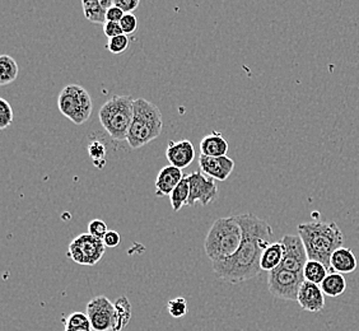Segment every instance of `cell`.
I'll return each instance as SVG.
<instances>
[{"label":"cell","instance_id":"23","mask_svg":"<svg viewBox=\"0 0 359 331\" xmlns=\"http://www.w3.org/2000/svg\"><path fill=\"white\" fill-rule=\"evenodd\" d=\"M82 8H83L84 17L90 22L96 25H106V14L107 11L104 9L100 0H84L82 1Z\"/></svg>","mask_w":359,"mask_h":331},{"label":"cell","instance_id":"18","mask_svg":"<svg viewBox=\"0 0 359 331\" xmlns=\"http://www.w3.org/2000/svg\"><path fill=\"white\" fill-rule=\"evenodd\" d=\"M284 245L282 242H273L268 248H265V251L262 256V270L265 271H273L278 269L280 266V264L283 262L284 257Z\"/></svg>","mask_w":359,"mask_h":331},{"label":"cell","instance_id":"25","mask_svg":"<svg viewBox=\"0 0 359 331\" xmlns=\"http://www.w3.org/2000/svg\"><path fill=\"white\" fill-rule=\"evenodd\" d=\"M64 331H92L90 318L83 312H73L65 320Z\"/></svg>","mask_w":359,"mask_h":331},{"label":"cell","instance_id":"12","mask_svg":"<svg viewBox=\"0 0 359 331\" xmlns=\"http://www.w3.org/2000/svg\"><path fill=\"white\" fill-rule=\"evenodd\" d=\"M201 171L217 181H226L235 170V161L224 157H207L201 154L199 157Z\"/></svg>","mask_w":359,"mask_h":331},{"label":"cell","instance_id":"1","mask_svg":"<svg viewBox=\"0 0 359 331\" xmlns=\"http://www.w3.org/2000/svg\"><path fill=\"white\" fill-rule=\"evenodd\" d=\"M236 219L242 228V242L235 255L223 262H212L215 276L228 283H242L260 274L262 256L273 243V228L252 213L238 214Z\"/></svg>","mask_w":359,"mask_h":331},{"label":"cell","instance_id":"32","mask_svg":"<svg viewBox=\"0 0 359 331\" xmlns=\"http://www.w3.org/2000/svg\"><path fill=\"white\" fill-rule=\"evenodd\" d=\"M139 0H114V6L120 8L125 14H133V12L139 7Z\"/></svg>","mask_w":359,"mask_h":331},{"label":"cell","instance_id":"28","mask_svg":"<svg viewBox=\"0 0 359 331\" xmlns=\"http://www.w3.org/2000/svg\"><path fill=\"white\" fill-rule=\"evenodd\" d=\"M13 123V109L7 100L0 98V129H6Z\"/></svg>","mask_w":359,"mask_h":331},{"label":"cell","instance_id":"21","mask_svg":"<svg viewBox=\"0 0 359 331\" xmlns=\"http://www.w3.org/2000/svg\"><path fill=\"white\" fill-rule=\"evenodd\" d=\"M20 73L18 64L11 55L0 56V86L13 83Z\"/></svg>","mask_w":359,"mask_h":331},{"label":"cell","instance_id":"31","mask_svg":"<svg viewBox=\"0 0 359 331\" xmlns=\"http://www.w3.org/2000/svg\"><path fill=\"white\" fill-rule=\"evenodd\" d=\"M124 35H133L138 28V20L134 14H125L124 18L120 22Z\"/></svg>","mask_w":359,"mask_h":331},{"label":"cell","instance_id":"3","mask_svg":"<svg viewBox=\"0 0 359 331\" xmlns=\"http://www.w3.org/2000/svg\"><path fill=\"white\" fill-rule=\"evenodd\" d=\"M163 129L162 112L145 98L134 100V115L128 134V144L138 149L158 138Z\"/></svg>","mask_w":359,"mask_h":331},{"label":"cell","instance_id":"10","mask_svg":"<svg viewBox=\"0 0 359 331\" xmlns=\"http://www.w3.org/2000/svg\"><path fill=\"white\" fill-rule=\"evenodd\" d=\"M87 316L90 318L92 330H114L115 325V304L107 297L97 296L87 304Z\"/></svg>","mask_w":359,"mask_h":331},{"label":"cell","instance_id":"24","mask_svg":"<svg viewBox=\"0 0 359 331\" xmlns=\"http://www.w3.org/2000/svg\"><path fill=\"white\" fill-rule=\"evenodd\" d=\"M189 196H190V185H189L187 175H185V177L182 179L177 187L173 190L172 194L170 195V201H171L173 212H180L182 208L187 205Z\"/></svg>","mask_w":359,"mask_h":331},{"label":"cell","instance_id":"8","mask_svg":"<svg viewBox=\"0 0 359 331\" xmlns=\"http://www.w3.org/2000/svg\"><path fill=\"white\" fill-rule=\"evenodd\" d=\"M304 282V274H297L282 268L270 271L268 276L270 293L284 301H297L298 292Z\"/></svg>","mask_w":359,"mask_h":331},{"label":"cell","instance_id":"22","mask_svg":"<svg viewBox=\"0 0 359 331\" xmlns=\"http://www.w3.org/2000/svg\"><path fill=\"white\" fill-rule=\"evenodd\" d=\"M327 276H329V268L325 266L323 262L309 260L304 266V276L306 282L321 285Z\"/></svg>","mask_w":359,"mask_h":331},{"label":"cell","instance_id":"17","mask_svg":"<svg viewBox=\"0 0 359 331\" xmlns=\"http://www.w3.org/2000/svg\"><path fill=\"white\" fill-rule=\"evenodd\" d=\"M228 148L227 139H224L218 131H213L201 139V152L207 157H224L227 156Z\"/></svg>","mask_w":359,"mask_h":331},{"label":"cell","instance_id":"9","mask_svg":"<svg viewBox=\"0 0 359 331\" xmlns=\"http://www.w3.org/2000/svg\"><path fill=\"white\" fill-rule=\"evenodd\" d=\"M187 180L190 185V196L187 201L189 207H194L198 203H201V205H208L212 201H217L218 185L215 184V179L204 175L201 171H196L187 175Z\"/></svg>","mask_w":359,"mask_h":331},{"label":"cell","instance_id":"19","mask_svg":"<svg viewBox=\"0 0 359 331\" xmlns=\"http://www.w3.org/2000/svg\"><path fill=\"white\" fill-rule=\"evenodd\" d=\"M114 304H115V325L112 331L125 330L132 320V304L125 296L118 298Z\"/></svg>","mask_w":359,"mask_h":331},{"label":"cell","instance_id":"6","mask_svg":"<svg viewBox=\"0 0 359 331\" xmlns=\"http://www.w3.org/2000/svg\"><path fill=\"white\" fill-rule=\"evenodd\" d=\"M57 107L72 123L82 125L90 119L93 104L86 88L78 84H69L60 92L57 98Z\"/></svg>","mask_w":359,"mask_h":331},{"label":"cell","instance_id":"11","mask_svg":"<svg viewBox=\"0 0 359 331\" xmlns=\"http://www.w3.org/2000/svg\"><path fill=\"white\" fill-rule=\"evenodd\" d=\"M280 242L284 245L283 262L279 268L304 274V266L309 262L307 251L302 238L298 235H285Z\"/></svg>","mask_w":359,"mask_h":331},{"label":"cell","instance_id":"7","mask_svg":"<svg viewBox=\"0 0 359 331\" xmlns=\"http://www.w3.org/2000/svg\"><path fill=\"white\" fill-rule=\"evenodd\" d=\"M104 251L106 246L102 240L90 234H82L70 242L68 257L79 265L93 266L104 257Z\"/></svg>","mask_w":359,"mask_h":331},{"label":"cell","instance_id":"33","mask_svg":"<svg viewBox=\"0 0 359 331\" xmlns=\"http://www.w3.org/2000/svg\"><path fill=\"white\" fill-rule=\"evenodd\" d=\"M104 35L109 37V40L114 37H118V36L124 35L121 25L116 22H106V25L104 26Z\"/></svg>","mask_w":359,"mask_h":331},{"label":"cell","instance_id":"36","mask_svg":"<svg viewBox=\"0 0 359 331\" xmlns=\"http://www.w3.org/2000/svg\"><path fill=\"white\" fill-rule=\"evenodd\" d=\"M100 3H101V6H102L106 11H109L110 8L114 7V0H100Z\"/></svg>","mask_w":359,"mask_h":331},{"label":"cell","instance_id":"2","mask_svg":"<svg viewBox=\"0 0 359 331\" xmlns=\"http://www.w3.org/2000/svg\"><path fill=\"white\" fill-rule=\"evenodd\" d=\"M298 236L302 238L309 260L324 264L330 269L332 254L343 248V232L335 222L315 221L301 223L297 227Z\"/></svg>","mask_w":359,"mask_h":331},{"label":"cell","instance_id":"30","mask_svg":"<svg viewBox=\"0 0 359 331\" xmlns=\"http://www.w3.org/2000/svg\"><path fill=\"white\" fill-rule=\"evenodd\" d=\"M107 232H109L107 224L104 221L93 219V221L90 222V224H88V234L90 235L97 237L100 240H104V237Z\"/></svg>","mask_w":359,"mask_h":331},{"label":"cell","instance_id":"26","mask_svg":"<svg viewBox=\"0 0 359 331\" xmlns=\"http://www.w3.org/2000/svg\"><path fill=\"white\" fill-rule=\"evenodd\" d=\"M167 310L175 318H184L187 313V302L184 297H176L170 299L167 304Z\"/></svg>","mask_w":359,"mask_h":331},{"label":"cell","instance_id":"16","mask_svg":"<svg viewBox=\"0 0 359 331\" xmlns=\"http://www.w3.org/2000/svg\"><path fill=\"white\" fill-rule=\"evenodd\" d=\"M358 262L351 248H340L332 254L330 259V270L339 274H349L357 269Z\"/></svg>","mask_w":359,"mask_h":331},{"label":"cell","instance_id":"34","mask_svg":"<svg viewBox=\"0 0 359 331\" xmlns=\"http://www.w3.org/2000/svg\"><path fill=\"white\" fill-rule=\"evenodd\" d=\"M102 241H104L106 248H118V245H120V241H121V237L118 235V231H109L106 236H104Z\"/></svg>","mask_w":359,"mask_h":331},{"label":"cell","instance_id":"35","mask_svg":"<svg viewBox=\"0 0 359 331\" xmlns=\"http://www.w3.org/2000/svg\"><path fill=\"white\" fill-rule=\"evenodd\" d=\"M125 13L120 9V8L114 7L110 8L109 11H107V14H106V20L107 22H116V23H120L121 20L124 18Z\"/></svg>","mask_w":359,"mask_h":331},{"label":"cell","instance_id":"5","mask_svg":"<svg viewBox=\"0 0 359 331\" xmlns=\"http://www.w3.org/2000/svg\"><path fill=\"white\" fill-rule=\"evenodd\" d=\"M134 115V100L130 96H112L100 109L98 118L104 130L115 140H126Z\"/></svg>","mask_w":359,"mask_h":331},{"label":"cell","instance_id":"20","mask_svg":"<svg viewBox=\"0 0 359 331\" xmlns=\"http://www.w3.org/2000/svg\"><path fill=\"white\" fill-rule=\"evenodd\" d=\"M320 287L324 292L325 296L332 297V298L341 296L346 290V278L339 273H330L325 278L324 282Z\"/></svg>","mask_w":359,"mask_h":331},{"label":"cell","instance_id":"27","mask_svg":"<svg viewBox=\"0 0 359 331\" xmlns=\"http://www.w3.org/2000/svg\"><path fill=\"white\" fill-rule=\"evenodd\" d=\"M88 153L95 166L98 168H102L104 166V157H106V147L101 142H90L88 144Z\"/></svg>","mask_w":359,"mask_h":331},{"label":"cell","instance_id":"29","mask_svg":"<svg viewBox=\"0 0 359 331\" xmlns=\"http://www.w3.org/2000/svg\"><path fill=\"white\" fill-rule=\"evenodd\" d=\"M129 48V37L126 35L118 36V37H114L110 39L107 42V48L109 51L118 55V54H123L126 51V48Z\"/></svg>","mask_w":359,"mask_h":331},{"label":"cell","instance_id":"15","mask_svg":"<svg viewBox=\"0 0 359 331\" xmlns=\"http://www.w3.org/2000/svg\"><path fill=\"white\" fill-rule=\"evenodd\" d=\"M185 177L182 170L173 166H166L159 171L156 180V195L158 198L170 196L173 190L177 187L180 182Z\"/></svg>","mask_w":359,"mask_h":331},{"label":"cell","instance_id":"4","mask_svg":"<svg viewBox=\"0 0 359 331\" xmlns=\"http://www.w3.org/2000/svg\"><path fill=\"white\" fill-rule=\"evenodd\" d=\"M242 242V228L236 217L219 218L209 229L204 248L212 262H223L235 255Z\"/></svg>","mask_w":359,"mask_h":331},{"label":"cell","instance_id":"14","mask_svg":"<svg viewBox=\"0 0 359 331\" xmlns=\"http://www.w3.org/2000/svg\"><path fill=\"white\" fill-rule=\"evenodd\" d=\"M297 302L301 309L309 312H321L325 307V295L318 284L304 281L298 292Z\"/></svg>","mask_w":359,"mask_h":331},{"label":"cell","instance_id":"13","mask_svg":"<svg viewBox=\"0 0 359 331\" xmlns=\"http://www.w3.org/2000/svg\"><path fill=\"white\" fill-rule=\"evenodd\" d=\"M166 157L171 166L184 170L193 163L195 159V148L193 143L187 139L179 142L171 140L168 142Z\"/></svg>","mask_w":359,"mask_h":331}]
</instances>
